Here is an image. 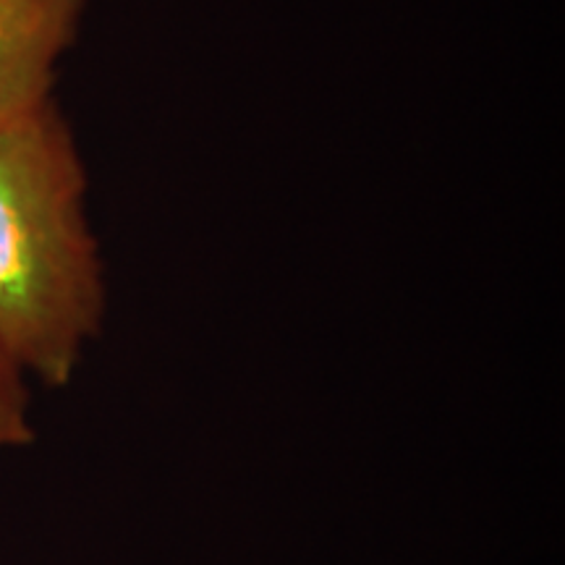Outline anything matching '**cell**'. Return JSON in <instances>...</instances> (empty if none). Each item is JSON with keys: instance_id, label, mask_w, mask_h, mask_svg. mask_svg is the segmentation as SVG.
Wrapping results in <instances>:
<instances>
[{"instance_id": "1", "label": "cell", "mask_w": 565, "mask_h": 565, "mask_svg": "<svg viewBox=\"0 0 565 565\" xmlns=\"http://www.w3.org/2000/svg\"><path fill=\"white\" fill-rule=\"evenodd\" d=\"M103 317L87 171L51 100L0 126V349L24 374L61 387Z\"/></svg>"}, {"instance_id": "2", "label": "cell", "mask_w": 565, "mask_h": 565, "mask_svg": "<svg viewBox=\"0 0 565 565\" xmlns=\"http://www.w3.org/2000/svg\"><path fill=\"white\" fill-rule=\"evenodd\" d=\"M89 0H0V126L53 100Z\"/></svg>"}, {"instance_id": "3", "label": "cell", "mask_w": 565, "mask_h": 565, "mask_svg": "<svg viewBox=\"0 0 565 565\" xmlns=\"http://www.w3.org/2000/svg\"><path fill=\"white\" fill-rule=\"evenodd\" d=\"M26 374L0 349V454L34 440Z\"/></svg>"}]
</instances>
